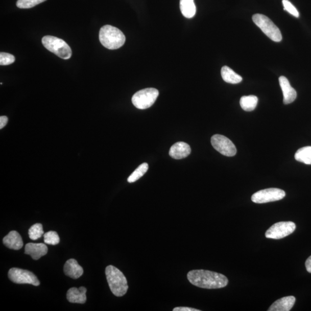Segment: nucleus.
Masks as SVG:
<instances>
[{
    "label": "nucleus",
    "mask_w": 311,
    "mask_h": 311,
    "mask_svg": "<svg viewBox=\"0 0 311 311\" xmlns=\"http://www.w3.org/2000/svg\"><path fill=\"white\" fill-rule=\"evenodd\" d=\"M159 94L158 90L155 88L143 89L134 94L132 99V103L137 109L145 110L155 103Z\"/></svg>",
    "instance_id": "6"
},
{
    "label": "nucleus",
    "mask_w": 311,
    "mask_h": 311,
    "mask_svg": "<svg viewBox=\"0 0 311 311\" xmlns=\"http://www.w3.org/2000/svg\"><path fill=\"white\" fill-rule=\"evenodd\" d=\"M305 267L307 272L311 273V256L306 260Z\"/></svg>",
    "instance_id": "30"
},
{
    "label": "nucleus",
    "mask_w": 311,
    "mask_h": 311,
    "mask_svg": "<svg viewBox=\"0 0 311 311\" xmlns=\"http://www.w3.org/2000/svg\"><path fill=\"white\" fill-rule=\"evenodd\" d=\"M47 252V247L43 243H28L25 247V254L30 255L34 260L39 259Z\"/></svg>",
    "instance_id": "12"
},
{
    "label": "nucleus",
    "mask_w": 311,
    "mask_h": 311,
    "mask_svg": "<svg viewBox=\"0 0 311 311\" xmlns=\"http://www.w3.org/2000/svg\"><path fill=\"white\" fill-rule=\"evenodd\" d=\"M8 119L6 116L0 117V129H2L6 126Z\"/></svg>",
    "instance_id": "28"
},
{
    "label": "nucleus",
    "mask_w": 311,
    "mask_h": 311,
    "mask_svg": "<svg viewBox=\"0 0 311 311\" xmlns=\"http://www.w3.org/2000/svg\"><path fill=\"white\" fill-rule=\"evenodd\" d=\"M44 242L46 244L55 246L60 242L58 233L55 231H49L44 234Z\"/></svg>",
    "instance_id": "24"
},
{
    "label": "nucleus",
    "mask_w": 311,
    "mask_h": 311,
    "mask_svg": "<svg viewBox=\"0 0 311 311\" xmlns=\"http://www.w3.org/2000/svg\"><path fill=\"white\" fill-rule=\"evenodd\" d=\"M296 298L294 296H286L282 297L274 302L270 306L269 311H290L294 306Z\"/></svg>",
    "instance_id": "15"
},
{
    "label": "nucleus",
    "mask_w": 311,
    "mask_h": 311,
    "mask_svg": "<svg viewBox=\"0 0 311 311\" xmlns=\"http://www.w3.org/2000/svg\"><path fill=\"white\" fill-rule=\"evenodd\" d=\"M296 224L292 222H282L274 224L266 232L265 236L272 240H281L289 236L295 231Z\"/></svg>",
    "instance_id": "7"
},
{
    "label": "nucleus",
    "mask_w": 311,
    "mask_h": 311,
    "mask_svg": "<svg viewBox=\"0 0 311 311\" xmlns=\"http://www.w3.org/2000/svg\"><path fill=\"white\" fill-rule=\"evenodd\" d=\"M285 196V192L281 189L269 188L254 194L252 196L251 200L256 204H265V203L281 200Z\"/></svg>",
    "instance_id": "8"
},
{
    "label": "nucleus",
    "mask_w": 311,
    "mask_h": 311,
    "mask_svg": "<svg viewBox=\"0 0 311 311\" xmlns=\"http://www.w3.org/2000/svg\"><path fill=\"white\" fill-rule=\"evenodd\" d=\"M87 289L84 286L71 288L66 294L67 300L71 303L84 304L87 301Z\"/></svg>",
    "instance_id": "14"
},
{
    "label": "nucleus",
    "mask_w": 311,
    "mask_h": 311,
    "mask_svg": "<svg viewBox=\"0 0 311 311\" xmlns=\"http://www.w3.org/2000/svg\"><path fill=\"white\" fill-rule=\"evenodd\" d=\"M3 243L9 249L19 250L23 246V242L19 233L12 231L3 238Z\"/></svg>",
    "instance_id": "16"
},
{
    "label": "nucleus",
    "mask_w": 311,
    "mask_h": 311,
    "mask_svg": "<svg viewBox=\"0 0 311 311\" xmlns=\"http://www.w3.org/2000/svg\"><path fill=\"white\" fill-rule=\"evenodd\" d=\"M284 10L289 12L290 14L296 17H299V13L296 7L288 0H282Z\"/></svg>",
    "instance_id": "27"
},
{
    "label": "nucleus",
    "mask_w": 311,
    "mask_h": 311,
    "mask_svg": "<svg viewBox=\"0 0 311 311\" xmlns=\"http://www.w3.org/2000/svg\"><path fill=\"white\" fill-rule=\"evenodd\" d=\"M191 148L187 143L178 142L171 147L169 154L175 159L185 158L191 153Z\"/></svg>",
    "instance_id": "13"
},
{
    "label": "nucleus",
    "mask_w": 311,
    "mask_h": 311,
    "mask_svg": "<svg viewBox=\"0 0 311 311\" xmlns=\"http://www.w3.org/2000/svg\"><path fill=\"white\" fill-rule=\"evenodd\" d=\"M211 143L216 151L225 156L232 157L236 154L235 146L229 138L222 135H214L211 138Z\"/></svg>",
    "instance_id": "9"
},
{
    "label": "nucleus",
    "mask_w": 311,
    "mask_h": 311,
    "mask_svg": "<svg viewBox=\"0 0 311 311\" xmlns=\"http://www.w3.org/2000/svg\"><path fill=\"white\" fill-rule=\"evenodd\" d=\"M221 74H222V78L224 82L228 83L236 84L240 83L243 80L240 75H237L232 69L227 66H224L222 67Z\"/></svg>",
    "instance_id": "18"
},
{
    "label": "nucleus",
    "mask_w": 311,
    "mask_h": 311,
    "mask_svg": "<svg viewBox=\"0 0 311 311\" xmlns=\"http://www.w3.org/2000/svg\"><path fill=\"white\" fill-rule=\"evenodd\" d=\"M254 23L262 32L274 42H281L282 39L280 30L269 17L262 14H255L252 16Z\"/></svg>",
    "instance_id": "5"
},
{
    "label": "nucleus",
    "mask_w": 311,
    "mask_h": 311,
    "mask_svg": "<svg viewBox=\"0 0 311 311\" xmlns=\"http://www.w3.org/2000/svg\"><path fill=\"white\" fill-rule=\"evenodd\" d=\"M180 9L182 15L188 19L196 15V7L194 0H180Z\"/></svg>",
    "instance_id": "19"
},
{
    "label": "nucleus",
    "mask_w": 311,
    "mask_h": 311,
    "mask_svg": "<svg viewBox=\"0 0 311 311\" xmlns=\"http://www.w3.org/2000/svg\"><path fill=\"white\" fill-rule=\"evenodd\" d=\"M44 47L49 51L64 60H68L72 55L71 50L64 40L53 36H45L42 40Z\"/></svg>",
    "instance_id": "4"
},
{
    "label": "nucleus",
    "mask_w": 311,
    "mask_h": 311,
    "mask_svg": "<svg viewBox=\"0 0 311 311\" xmlns=\"http://www.w3.org/2000/svg\"><path fill=\"white\" fill-rule=\"evenodd\" d=\"M43 233L42 225L39 223L33 225L29 231V237L33 241H37L42 236Z\"/></svg>",
    "instance_id": "23"
},
{
    "label": "nucleus",
    "mask_w": 311,
    "mask_h": 311,
    "mask_svg": "<svg viewBox=\"0 0 311 311\" xmlns=\"http://www.w3.org/2000/svg\"><path fill=\"white\" fill-rule=\"evenodd\" d=\"M279 85L282 89L283 96V103L285 105L292 103L295 101L297 97L296 90L293 88L287 78L284 76L279 77Z\"/></svg>",
    "instance_id": "11"
},
{
    "label": "nucleus",
    "mask_w": 311,
    "mask_h": 311,
    "mask_svg": "<svg viewBox=\"0 0 311 311\" xmlns=\"http://www.w3.org/2000/svg\"><path fill=\"white\" fill-rule=\"evenodd\" d=\"M295 157L297 161L311 165V147H304L299 149L295 153Z\"/></svg>",
    "instance_id": "21"
},
{
    "label": "nucleus",
    "mask_w": 311,
    "mask_h": 311,
    "mask_svg": "<svg viewBox=\"0 0 311 311\" xmlns=\"http://www.w3.org/2000/svg\"><path fill=\"white\" fill-rule=\"evenodd\" d=\"M64 270L67 276L73 279L80 278L84 273L83 268L79 265L78 261L74 259H70L66 261Z\"/></svg>",
    "instance_id": "17"
},
{
    "label": "nucleus",
    "mask_w": 311,
    "mask_h": 311,
    "mask_svg": "<svg viewBox=\"0 0 311 311\" xmlns=\"http://www.w3.org/2000/svg\"><path fill=\"white\" fill-rule=\"evenodd\" d=\"M258 99L256 96H244L241 98V106L246 111H252L255 110L258 105Z\"/></svg>",
    "instance_id": "20"
},
{
    "label": "nucleus",
    "mask_w": 311,
    "mask_h": 311,
    "mask_svg": "<svg viewBox=\"0 0 311 311\" xmlns=\"http://www.w3.org/2000/svg\"><path fill=\"white\" fill-rule=\"evenodd\" d=\"M174 311H200L195 308H188V307H177L173 309Z\"/></svg>",
    "instance_id": "29"
},
{
    "label": "nucleus",
    "mask_w": 311,
    "mask_h": 311,
    "mask_svg": "<svg viewBox=\"0 0 311 311\" xmlns=\"http://www.w3.org/2000/svg\"><path fill=\"white\" fill-rule=\"evenodd\" d=\"M106 276L110 290L115 296H124L128 290L127 279L118 269L110 265L106 269Z\"/></svg>",
    "instance_id": "3"
},
{
    "label": "nucleus",
    "mask_w": 311,
    "mask_h": 311,
    "mask_svg": "<svg viewBox=\"0 0 311 311\" xmlns=\"http://www.w3.org/2000/svg\"><path fill=\"white\" fill-rule=\"evenodd\" d=\"M187 278L193 285L204 289H220L228 283V279L224 275L209 270H192L187 274Z\"/></svg>",
    "instance_id": "1"
},
{
    "label": "nucleus",
    "mask_w": 311,
    "mask_h": 311,
    "mask_svg": "<svg viewBox=\"0 0 311 311\" xmlns=\"http://www.w3.org/2000/svg\"><path fill=\"white\" fill-rule=\"evenodd\" d=\"M99 40L104 47L115 50L123 46L126 38L118 29L110 25H106L102 27L99 32Z\"/></svg>",
    "instance_id": "2"
},
{
    "label": "nucleus",
    "mask_w": 311,
    "mask_h": 311,
    "mask_svg": "<svg viewBox=\"0 0 311 311\" xmlns=\"http://www.w3.org/2000/svg\"><path fill=\"white\" fill-rule=\"evenodd\" d=\"M148 170V164L147 163H145L141 164L128 178V182L133 183L137 181V180L140 179L142 176L147 172Z\"/></svg>",
    "instance_id": "22"
},
{
    "label": "nucleus",
    "mask_w": 311,
    "mask_h": 311,
    "mask_svg": "<svg viewBox=\"0 0 311 311\" xmlns=\"http://www.w3.org/2000/svg\"><path fill=\"white\" fill-rule=\"evenodd\" d=\"M15 61V57L10 55V54L7 53H1L0 54V65L2 66L11 65Z\"/></svg>",
    "instance_id": "26"
},
{
    "label": "nucleus",
    "mask_w": 311,
    "mask_h": 311,
    "mask_svg": "<svg viewBox=\"0 0 311 311\" xmlns=\"http://www.w3.org/2000/svg\"><path fill=\"white\" fill-rule=\"evenodd\" d=\"M8 277L11 281L17 284L28 283L36 286L40 285L35 275L27 270L12 268L8 272Z\"/></svg>",
    "instance_id": "10"
},
{
    "label": "nucleus",
    "mask_w": 311,
    "mask_h": 311,
    "mask_svg": "<svg viewBox=\"0 0 311 311\" xmlns=\"http://www.w3.org/2000/svg\"><path fill=\"white\" fill-rule=\"evenodd\" d=\"M46 0H18L16 6L21 9H29L33 8Z\"/></svg>",
    "instance_id": "25"
}]
</instances>
